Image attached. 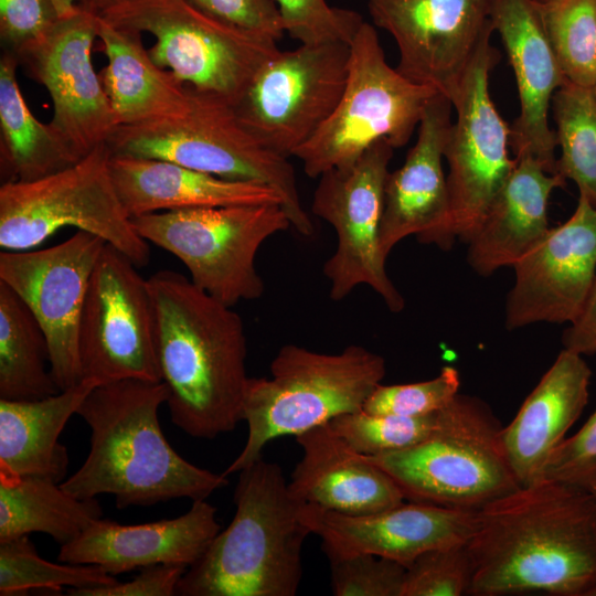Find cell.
<instances>
[{
	"label": "cell",
	"mask_w": 596,
	"mask_h": 596,
	"mask_svg": "<svg viewBox=\"0 0 596 596\" xmlns=\"http://www.w3.org/2000/svg\"><path fill=\"white\" fill-rule=\"evenodd\" d=\"M469 595L596 596V497L541 480L477 511Z\"/></svg>",
	"instance_id": "obj_1"
},
{
	"label": "cell",
	"mask_w": 596,
	"mask_h": 596,
	"mask_svg": "<svg viewBox=\"0 0 596 596\" xmlns=\"http://www.w3.org/2000/svg\"><path fill=\"white\" fill-rule=\"evenodd\" d=\"M157 312V356L171 422L212 439L243 421L247 340L233 307L174 270L148 278Z\"/></svg>",
	"instance_id": "obj_2"
},
{
	"label": "cell",
	"mask_w": 596,
	"mask_h": 596,
	"mask_svg": "<svg viewBox=\"0 0 596 596\" xmlns=\"http://www.w3.org/2000/svg\"><path fill=\"white\" fill-rule=\"evenodd\" d=\"M168 396L162 381L97 385L77 412L91 428L88 455L62 488L77 498L111 494L123 509L179 498L204 500L226 487V476L191 464L168 443L158 418Z\"/></svg>",
	"instance_id": "obj_3"
},
{
	"label": "cell",
	"mask_w": 596,
	"mask_h": 596,
	"mask_svg": "<svg viewBox=\"0 0 596 596\" xmlns=\"http://www.w3.org/2000/svg\"><path fill=\"white\" fill-rule=\"evenodd\" d=\"M235 514L180 579L181 596H294L311 534L280 466L260 457L240 471Z\"/></svg>",
	"instance_id": "obj_4"
},
{
	"label": "cell",
	"mask_w": 596,
	"mask_h": 596,
	"mask_svg": "<svg viewBox=\"0 0 596 596\" xmlns=\"http://www.w3.org/2000/svg\"><path fill=\"white\" fill-rule=\"evenodd\" d=\"M386 373L382 355L359 344L323 353L297 344L279 349L269 377H249L243 401L248 435L223 472H240L277 437H295L334 417L362 409Z\"/></svg>",
	"instance_id": "obj_5"
},
{
	"label": "cell",
	"mask_w": 596,
	"mask_h": 596,
	"mask_svg": "<svg viewBox=\"0 0 596 596\" xmlns=\"http://www.w3.org/2000/svg\"><path fill=\"white\" fill-rule=\"evenodd\" d=\"M501 429L483 401L458 393L423 441L365 457L395 481L405 501L479 511L519 488Z\"/></svg>",
	"instance_id": "obj_6"
},
{
	"label": "cell",
	"mask_w": 596,
	"mask_h": 596,
	"mask_svg": "<svg viewBox=\"0 0 596 596\" xmlns=\"http://www.w3.org/2000/svg\"><path fill=\"white\" fill-rule=\"evenodd\" d=\"M193 92V105L183 115L118 126L106 143L110 153L167 160L227 180L266 184L280 195L291 226L311 236L313 224L288 158L262 145L234 106Z\"/></svg>",
	"instance_id": "obj_7"
},
{
	"label": "cell",
	"mask_w": 596,
	"mask_h": 596,
	"mask_svg": "<svg viewBox=\"0 0 596 596\" xmlns=\"http://www.w3.org/2000/svg\"><path fill=\"white\" fill-rule=\"evenodd\" d=\"M96 14L118 28L152 34L156 43L148 52L157 65L232 106L280 51L274 39L225 24L187 0H119Z\"/></svg>",
	"instance_id": "obj_8"
},
{
	"label": "cell",
	"mask_w": 596,
	"mask_h": 596,
	"mask_svg": "<svg viewBox=\"0 0 596 596\" xmlns=\"http://www.w3.org/2000/svg\"><path fill=\"white\" fill-rule=\"evenodd\" d=\"M107 145L71 167L31 181L0 187V247L25 251L41 245L63 227L103 238L137 267L146 266L150 248L135 230L115 187Z\"/></svg>",
	"instance_id": "obj_9"
},
{
	"label": "cell",
	"mask_w": 596,
	"mask_h": 596,
	"mask_svg": "<svg viewBox=\"0 0 596 596\" xmlns=\"http://www.w3.org/2000/svg\"><path fill=\"white\" fill-rule=\"evenodd\" d=\"M438 92L391 67L373 25L363 22L350 43L342 96L329 118L295 152L305 173L319 178L355 161L373 143L405 146Z\"/></svg>",
	"instance_id": "obj_10"
},
{
	"label": "cell",
	"mask_w": 596,
	"mask_h": 596,
	"mask_svg": "<svg viewBox=\"0 0 596 596\" xmlns=\"http://www.w3.org/2000/svg\"><path fill=\"white\" fill-rule=\"evenodd\" d=\"M131 222L145 241L178 257L195 286L230 307L263 296L257 252L266 240L292 227L281 204L164 211Z\"/></svg>",
	"instance_id": "obj_11"
},
{
	"label": "cell",
	"mask_w": 596,
	"mask_h": 596,
	"mask_svg": "<svg viewBox=\"0 0 596 596\" xmlns=\"http://www.w3.org/2000/svg\"><path fill=\"white\" fill-rule=\"evenodd\" d=\"M486 34L450 99L457 118L444 149L449 172L448 213L433 244L449 249L468 242L511 174L517 159L508 156L510 127L489 93V77L500 54Z\"/></svg>",
	"instance_id": "obj_12"
},
{
	"label": "cell",
	"mask_w": 596,
	"mask_h": 596,
	"mask_svg": "<svg viewBox=\"0 0 596 596\" xmlns=\"http://www.w3.org/2000/svg\"><path fill=\"white\" fill-rule=\"evenodd\" d=\"M394 148L380 140L348 166L333 168L319 178L311 211L331 224L337 248L323 265L329 296L343 300L360 285L371 287L392 312L405 300L387 275L380 247L384 187Z\"/></svg>",
	"instance_id": "obj_13"
},
{
	"label": "cell",
	"mask_w": 596,
	"mask_h": 596,
	"mask_svg": "<svg viewBox=\"0 0 596 596\" xmlns=\"http://www.w3.org/2000/svg\"><path fill=\"white\" fill-rule=\"evenodd\" d=\"M106 244L93 270L79 323L82 379L99 384L160 382L157 312L148 279Z\"/></svg>",
	"instance_id": "obj_14"
},
{
	"label": "cell",
	"mask_w": 596,
	"mask_h": 596,
	"mask_svg": "<svg viewBox=\"0 0 596 596\" xmlns=\"http://www.w3.org/2000/svg\"><path fill=\"white\" fill-rule=\"evenodd\" d=\"M350 44H302L279 51L234 106L241 121L270 151L289 158L338 105L348 76Z\"/></svg>",
	"instance_id": "obj_15"
},
{
	"label": "cell",
	"mask_w": 596,
	"mask_h": 596,
	"mask_svg": "<svg viewBox=\"0 0 596 596\" xmlns=\"http://www.w3.org/2000/svg\"><path fill=\"white\" fill-rule=\"evenodd\" d=\"M106 244L99 236L77 230L51 247L0 254V281L24 301L41 324L60 391L83 380L79 323L89 280Z\"/></svg>",
	"instance_id": "obj_16"
},
{
	"label": "cell",
	"mask_w": 596,
	"mask_h": 596,
	"mask_svg": "<svg viewBox=\"0 0 596 596\" xmlns=\"http://www.w3.org/2000/svg\"><path fill=\"white\" fill-rule=\"evenodd\" d=\"M97 14L78 6L14 56L53 103L51 126L82 159L107 143L118 127L100 75L93 66Z\"/></svg>",
	"instance_id": "obj_17"
},
{
	"label": "cell",
	"mask_w": 596,
	"mask_h": 596,
	"mask_svg": "<svg viewBox=\"0 0 596 596\" xmlns=\"http://www.w3.org/2000/svg\"><path fill=\"white\" fill-rule=\"evenodd\" d=\"M373 23L395 40L396 70L449 100L483 36L491 0H368Z\"/></svg>",
	"instance_id": "obj_18"
},
{
	"label": "cell",
	"mask_w": 596,
	"mask_h": 596,
	"mask_svg": "<svg viewBox=\"0 0 596 596\" xmlns=\"http://www.w3.org/2000/svg\"><path fill=\"white\" fill-rule=\"evenodd\" d=\"M512 267L509 330L535 322L572 323L596 278V207L579 195L572 216L549 228Z\"/></svg>",
	"instance_id": "obj_19"
},
{
	"label": "cell",
	"mask_w": 596,
	"mask_h": 596,
	"mask_svg": "<svg viewBox=\"0 0 596 596\" xmlns=\"http://www.w3.org/2000/svg\"><path fill=\"white\" fill-rule=\"evenodd\" d=\"M490 19L514 72L520 115L510 127L515 157L529 155L556 173L555 131L549 125L554 93L566 81L536 0H491Z\"/></svg>",
	"instance_id": "obj_20"
},
{
	"label": "cell",
	"mask_w": 596,
	"mask_h": 596,
	"mask_svg": "<svg viewBox=\"0 0 596 596\" xmlns=\"http://www.w3.org/2000/svg\"><path fill=\"white\" fill-rule=\"evenodd\" d=\"M300 515L311 533L334 549L407 566L426 551L468 543L477 511L403 501L376 513L345 515L301 502Z\"/></svg>",
	"instance_id": "obj_21"
},
{
	"label": "cell",
	"mask_w": 596,
	"mask_h": 596,
	"mask_svg": "<svg viewBox=\"0 0 596 596\" xmlns=\"http://www.w3.org/2000/svg\"><path fill=\"white\" fill-rule=\"evenodd\" d=\"M220 531L215 507L206 499L195 500L188 512L174 519L124 525L99 518L61 545L57 560L97 565L114 576L159 564L189 568Z\"/></svg>",
	"instance_id": "obj_22"
},
{
	"label": "cell",
	"mask_w": 596,
	"mask_h": 596,
	"mask_svg": "<svg viewBox=\"0 0 596 596\" xmlns=\"http://www.w3.org/2000/svg\"><path fill=\"white\" fill-rule=\"evenodd\" d=\"M451 102L438 93L426 105L415 145L402 167L389 172L380 228V247L387 258L403 238L415 235L433 244L448 213L444 149L453 124Z\"/></svg>",
	"instance_id": "obj_23"
},
{
	"label": "cell",
	"mask_w": 596,
	"mask_h": 596,
	"mask_svg": "<svg viewBox=\"0 0 596 596\" xmlns=\"http://www.w3.org/2000/svg\"><path fill=\"white\" fill-rule=\"evenodd\" d=\"M592 371L583 355L564 349L500 433L507 461L519 487L542 480L555 447L588 401Z\"/></svg>",
	"instance_id": "obj_24"
},
{
	"label": "cell",
	"mask_w": 596,
	"mask_h": 596,
	"mask_svg": "<svg viewBox=\"0 0 596 596\" xmlns=\"http://www.w3.org/2000/svg\"><path fill=\"white\" fill-rule=\"evenodd\" d=\"M302 457L288 488L302 503L345 515L376 513L405 501L395 481L353 450L328 424L296 436Z\"/></svg>",
	"instance_id": "obj_25"
},
{
	"label": "cell",
	"mask_w": 596,
	"mask_h": 596,
	"mask_svg": "<svg viewBox=\"0 0 596 596\" xmlns=\"http://www.w3.org/2000/svg\"><path fill=\"white\" fill-rule=\"evenodd\" d=\"M109 168L130 217L195 207L283 205L266 184L227 180L167 160L110 153Z\"/></svg>",
	"instance_id": "obj_26"
},
{
	"label": "cell",
	"mask_w": 596,
	"mask_h": 596,
	"mask_svg": "<svg viewBox=\"0 0 596 596\" xmlns=\"http://www.w3.org/2000/svg\"><path fill=\"white\" fill-rule=\"evenodd\" d=\"M517 164L467 242V260L488 276L513 266L550 228L547 203L552 191L566 179L547 173L533 157H515Z\"/></svg>",
	"instance_id": "obj_27"
},
{
	"label": "cell",
	"mask_w": 596,
	"mask_h": 596,
	"mask_svg": "<svg viewBox=\"0 0 596 596\" xmlns=\"http://www.w3.org/2000/svg\"><path fill=\"white\" fill-rule=\"evenodd\" d=\"M97 39L108 61L100 78L118 126L175 117L191 108L193 89L155 63L140 32L97 14Z\"/></svg>",
	"instance_id": "obj_28"
},
{
	"label": "cell",
	"mask_w": 596,
	"mask_h": 596,
	"mask_svg": "<svg viewBox=\"0 0 596 596\" xmlns=\"http://www.w3.org/2000/svg\"><path fill=\"white\" fill-rule=\"evenodd\" d=\"M98 382L83 379L58 393L32 401L0 398V472L62 482L68 454L58 440L68 419Z\"/></svg>",
	"instance_id": "obj_29"
},
{
	"label": "cell",
	"mask_w": 596,
	"mask_h": 596,
	"mask_svg": "<svg viewBox=\"0 0 596 596\" xmlns=\"http://www.w3.org/2000/svg\"><path fill=\"white\" fill-rule=\"evenodd\" d=\"M19 62L0 58V161L2 183L31 181L73 166L81 158L51 126L28 107L17 81Z\"/></svg>",
	"instance_id": "obj_30"
},
{
	"label": "cell",
	"mask_w": 596,
	"mask_h": 596,
	"mask_svg": "<svg viewBox=\"0 0 596 596\" xmlns=\"http://www.w3.org/2000/svg\"><path fill=\"white\" fill-rule=\"evenodd\" d=\"M102 514L95 498H77L60 482L0 472V542L40 532L64 545Z\"/></svg>",
	"instance_id": "obj_31"
},
{
	"label": "cell",
	"mask_w": 596,
	"mask_h": 596,
	"mask_svg": "<svg viewBox=\"0 0 596 596\" xmlns=\"http://www.w3.org/2000/svg\"><path fill=\"white\" fill-rule=\"evenodd\" d=\"M46 336L24 301L0 281V398L40 400L60 392Z\"/></svg>",
	"instance_id": "obj_32"
},
{
	"label": "cell",
	"mask_w": 596,
	"mask_h": 596,
	"mask_svg": "<svg viewBox=\"0 0 596 596\" xmlns=\"http://www.w3.org/2000/svg\"><path fill=\"white\" fill-rule=\"evenodd\" d=\"M556 143L561 156L556 173L573 180L596 207V95L594 88L568 81L552 98Z\"/></svg>",
	"instance_id": "obj_33"
},
{
	"label": "cell",
	"mask_w": 596,
	"mask_h": 596,
	"mask_svg": "<svg viewBox=\"0 0 596 596\" xmlns=\"http://www.w3.org/2000/svg\"><path fill=\"white\" fill-rule=\"evenodd\" d=\"M118 581L89 564H57L42 558L28 535L0 542V595L22 596L31 589L60 592L109 586Z\"/></svg>",
	"instance_id": "obj_34"
},
{
	"label": "cell",
	"mask_w": 596,
	"mask_h": 596,
	"mask_svg": "<svg viewBox=\"0 0 596 596\" xmlns=\"http://www.w3.org/2000/svg\"><path fill=\"white\" fill-rule=\"evenodd\" d=\"M544 25L566 81L596 85L595 0H536Z\"/></svg>",
	"instance_id": "obj_35"
},
{
	"label": "cell",
	"mask_w": 596,
	"mask_h": 596,
	"mask_svg": "<svg viewBox=\"0 0 596 596\" xmlns=\"http://www.w3.org/2000/svg\"><path fill=\"white\" fill-rule=\"evenodd\" d=\"M437 413L426 416L372 414L363 409L341 414L328 424L353 450L376 456L409 448L429 436Z\"/></svg>",
	"instance_id": "obj_36"
},
{
	"label": "cell",
	"mask_w": 596,
	"mask_h": 596,
	"mask_svg": "<svg viewBox=\"0 0 596 596\" xmlns=\"http://www.w3.org/2000/svg\"><path fill=\"white\" fill-rule=\"evenodd\" d=\"M334 596H401L403 564L363 552H344L322 542Z\"/></svg>",
	"instance_id": "obj_37"
},
{
	"label": "cell",
	"mask_w": 596,
	"mask_h": 596,
	"mask_svg": "<svg viewBox=\"0 0 596 596\" xmlns=\"http://www.w3.org/2000/svg\"><path fill=\"white\" fill-rule=\"evenodd\" d=\"M473 574L467 543L433 549L406 566L401 596L469 595Z\"/></svg>",
	"instance_id": "obj_38"
},
{
	"label": "cell",
	"mask_w": 596,
	"mask_h": 596,
	"mask_svg": "<svg viewBox=\"0 0 596 596\" xmlns=\"http://www.w3.org/2000/svg\"><path fill=\"white\" fill-rule=\"evenodd\" d=\"M460 375L457 369L444 366L427 381L376 386L362 409L372 414L426 416L445 408L459 393Z\"/></svg>",
	"instance_id": "obj_39"
},
{
	"label": "cell",
	"mask_w": 596,
	"mask_h": 596,
	"mask_svg": "<svg viewBox=\"0 0 596 596\" xmlns=\"http://www.w3.org/2000/svg\"><path fill=\"white\" fill-rule=\"evenodd\" d=\"M285 32L302 44H350L361 24V14L330 6L326 0H275Z\"/></svg>",
	"instance_id": "obj_40"
},
{
	"label": "cell",
	"mask_w": 596,
	"mask_h": 596,
	"mask_svg": "<svg viewBox=\"0 0 596 596\" xmlns=\"http://www.w3.org/2000/svg\"><path fill=\"white\" fill-rule=\"evenodd\" d=\"M543 479L596 493V409L576 434L555 447Z\"/></svg>",
	"instance_id": "obj_41"
},
{
	"label": "cell",
	"mask_w": 596,
	"mask_h": 596,
	"mask_svg": "<svg viewBox=\"0 0 596 596\" xmlns=\"http://www.w3.org/2000/svg\"><path fill=\"white\" fill-rule=\"evenodd\" d=\"M58 19L52 0H0V36L4 51L17 54L42 39Z\"/></svg>",
	"instance_id": "obj_42"
},
{
	"label": "cell",
	"mask_w": 596,
	"mask_h": 596,
	"mask_svg": "<svg viewBox=\"0 0 596 596\" xmlns=\"http://www.w3.org/2000/svg\"><path fill=\"white\" fill-rule=\"evenodd\" d=\"M203 13L233 28L281 39L285 29L275 0H187Z\"/></svg>",
	"instance_id": "obj_43"
},
{
	"label": "cell",
	"mask_w": 596,
	"mask_h": 596,
	"mask_svg": "<svg viewBox=\"0 0 596 596\" xmlns=\"http://www.w3.org/2000/svg\"><path fill=\"white\" fill-rule=\"evenodd\" d=\"M187 567L172 564H159L141 568L132 579L109 586L92 588H70L73 596H171L187 572Z\"/></svg>",
	"instance_id": "obj_44"
},
{
	"label": "cell",
	"mask_w": 596,
	"mask_h": 596,
	"mask_svg": "<svg viewBox=\"0 0 596 596\" xmlns=\"http://www.w3.org/2000/svg\"><path fill=\"white\" fill-rule=\"evenodd\" d=\"M562 343L581 355L596 354V278L582 311L563 332Z\"/></svg>",
	"instance_id": "obj_45"
},
{
	"label": "cell",
	"mask_w": 596,
	"mask_h": 596,
	"mask_svg": "<svg viewBox=\"0 0 596 596\" xmlns=\"http://www.w3.org/2000/svg\"><path fill=\"white\" fill-rule=\"evenodd\" d=\"M79 0H52L60 18L68 17L75 13L78 9Z\"/></svg>",
	"instance_id": "obj_46"
},
{
	"label": "cell",
	"mask_w": 596,
	"mask_h": 596,
	"mask_svg": "<svg viewBox=\"0 0 596 596\" xmlns=\"http://www.w3.org/2000/svg\"><path fill=\"white\" fill-rule=\"evenodd\" d=\"M119 0H79L78 6L91 12H98L100 9Z\"/></svg>",
	"instance_id": "obj_47"
},
{
	"label": "cell",
	"mask_w": 596,
	"mask_h": 596,
	"mask_svg": "<svg viewBox=\"0 0 596 596\" xmlns=\"http://www.w3.org/2000/svg\"><path fill=\"white\" fill-rule=\"evenodd\" d=\"M594 92H595V95H596V85H595V87H594Z\"/></svg>",
	"instance_id": "obj_48"
},
{
	"label": "cell",
	"mask_w": 596,
	"mask_h": 596,
	"mask_svg": "<svg viewBox=\"0 0 596 596\" xmlns=\"http://www.w3.org/2000/svg\"><path fill=\"white\" fill-rule=\"evenodd\" d=\"M595 6H596V0H595Z\"/></svg>",
	"instance_id": "obj_49"
},
{
	"label": "cell",
	"mask_w": 596,
	"mask_h": 596,
	"mask_svg": "<svg viewBox=\"0 0 596 596\" xmlns=\"http://www.w3.org/2000/svg\"><path fill=\"white\" fill-rule=\"evenodd\" d=\"M594 496L596 497V493Z\"/></svg>",
	"instance_id": "obj_50"
}]
</instances>
